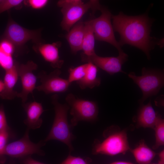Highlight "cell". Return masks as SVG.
Segmentation results:
<instances>
[{"label": "cell", "mask_w": 164, "mask_h": 164, "mask_svg": "<svg viewBox=\"0 0 164 164\" xmlns=\"http://www.w3.org/2000/svg\"><path fill=\"white\" fill-rule=\"evenodd\" d=\"M114 31L119 33L120 46L128 44L143 52L150 59V52L154 47L153 38L150 36L151 22L146 15L131 16L120 12L112 15Z\"/></svg>", "instance_id": "1"}, {"label": "cell", "mask_w": 164, "mask_h": 164, "mask_svg": "<svg viewBox=\"0 0 164 164\" xmlns=\"http://www.w3.org/2000/svg\"><path fill=\"white\" fill-rule=\"evenodd\" d=\"M54 106L55 117L51 129L44 140L46 142L52 140L60 141L65 144L70 152L74 150L72 144L75 138L71 128L68 121L67 113L70 107L67 104H62L58 101L59 96L55 94L51 97Z\"/></svg>", "instance_id": "2"}, {"label": "cell", "mask_w": 164, "mask_h": 164, "mask_svg": "<svg viewBox=\"0 0 164 164\" xmlns=\"http://www.w3.org/2000/svg\"><path fill=\"white\" fill-rule=\"evenodd\" d=\"M57 5L61 8L63 15L60 26L67 32L89 10L94 12L99 10L101 6L98 1L94 0L85 3L80 0H61Z\"/></svg>", "instance_id": "3"}, {"label": "cell", "mask_w": 164, "mask_h": 164, "mask_svg": "<svg viewBox=\"0 0 164 164\" xmlns=\"http://www.w3.org/2000/svg\"><path fill=\"white\" fill-rule=\"evenodd\" d=\"M128 75L142 92V97L139 101L140 104H143L148 98L157 95L164 86L163 70L143 67L141 76H138L134 72H130Z\"/></svg>", "instance_id": "4"}, {"label": "cell", "mask_w": 164, "mask_h": 164, "mask_svg": "<svg viewBox=\"0 0 164 164\" xmlns=\"http://www.w3.org/2000/svg\"><path fill=\"white\" fill-rule=\"evenodd\" d=\"M106 131L104 138L101 142L97 140L94 141L92 149L94 154L114 156L120 154H124L130 150L126 131Z\"/></svg>", "instance_id": "5"}, {"label": "cell", "mask_w": 164, "mask_h": 164, "mask_svg": "<svg viewBox=\"0 0 164 164\" xmlns=\"http://www.w3.org/2000/svg\"><path fill=\"white\" fill-rule=\"evenodd\" d=\"M65 101L70 108L72 127L76 126L80 121L93 122L97 119L98 108L95 101L78 98L71 93L67 95Z\"/></svg>", "instance_id": "6"}, {"label": "cell", "mask_w": 164, "mask_h": 164, "mask_svg": "<svg viewBox=\"0 0 164 164\" xmlns=\"http://www.w3.org/2000/svg\"><path fill=\"white\" fill-rule=\"evenodd\" d=\"M99 10L101 12L100 16L90 20L95 39L111 44L117 49L119 53L123 52L114 36L111 22L112 15L107 9L101 6Z\"/></svg>", "instance_id": "7"}, {"label": "cell", "mask_w": 164, "mask_h": 164, "mask_svg": "<svg viewBox=\"0 0 164 164\" xmlns=\"http://www.w3.org/2000/svg\"><path fill=\"white\" fill-rule=\"evenodd\" d=\"M29 130L27 128L22 138L7 145L4 150V155L14 158H23L34 154L44 155L45 153L41 148L45 145L46 142L43 140L37 143L32 142L29 138Z\"/></svg>", "instance_id": "8"}, {"label": "cell", "mask_w": 164, "mask_h": 164, "mask_svg": "<svg viewBox=\"0 0 164 164\" xmlns=\"http://www.w3.org/2000/svg\"><path fill=\"white\" fill-rule=\"evenodd\" d=\"M61 73L59 69H56L48 74L44 71L40 72L37 77L40 79L41 84L36 86V89L46 94L66 92L71 84L67 79L61 77Z\"/></svg>", "instance_id": "9"}, {"label": "cell", "mask_w": 164, "mask_h": 164, "mask_svg": "<svg viewBox=\"0 0 164 164\" xmlns=\"http://www.w3.org/2000/svg\"><path fill=\"white\" fill-rule=\"evenodd\" d=\"M81 58L82 61L91 63L110 75L118 72L126 73L122 70V67L127 60L128 56L124 52L119 53L116 57H102L96 53L87 56L82 54Z\"/></svg>", "instance_id": "10"}, {"label": "cell", "mask_w": 164, "mask_h": 164, "mask_svg": "<svg viewBox=\"0 0 164 164\" xmlns=\"http://www.w3.org/2000/svg\"><path fill=\"white\" fill-rule=\"evenodd\" d=\"M19 77L21 79L22 90L18 92L17 97L21 99L22 104L26 103L29 95L33 94L36 89V77L33 71L37 68L36 64L32 61H29L26 63L17 65Z\"/></svg>", "instance_id": "11"}, {"label": "cell", "mask_w": 164, "mask_h": 164, "mask_svg": "<svg viewBox=\"0 0 164 164\" xmlns=\"http://www.w3.org/2000/svg\"><path fill=\"white\" fill-rule=\"evenodd\" d=\"M40 36L38 31L27 29L12 20L9 22L4 33L5 39L17 46L22 45L30 40L39 43Z\"/></svg>", "instance_id": "12"}, {"label": "cell", "mask_w": 164, "mask_h": 164, "mask_svg": "<svg viewBox=\"0 0 164 164\" xmlns=\"http://www.w3.org/2000/svg\"><path fill=\"white\" fill-rule=\"evenodd\" d=\"M22 106L27 115L24 122L28 128L34 129L40 128L43 123L40 116L44 111L41 103L34 101L22 104Z\"/></svg>", "instance_id": "13"}, {"label": "cell", "mask_w": 164, "mask_h": 164, "mask_svg": "<svg viewBox=\"0 0 164 164\" xmlns=\"http://www.w3.org/2000/svg\"><path fill=\"white\" fill-rule=\"evenodd\" d=\"M141 105L136 117L137 126L154 129L160 115L154 109L151 100L146 105Z\"/></svg>", "instance_id": "14"}, {"label": "cell", "mask_w": 164, "mask_h": 164, "mask_svg": "<svg viewBox=\"0 0 164 164\" xmlns=\"http://www.w3.org/2000/svg\"><path fill=\"white\" fill-rule=\"evenodd\" d=\"M61 45L60 42L43 44H40L38 48L39 52L43 58L56 69L61 68L64 63L59 56V48Z\"/></svg>", "instance_id": "15"}, {"label": "cell", "mask_w": 164, "mask_h": 164, "mask_svg": "<svg viewBox=\"0 0 164 164\" xmlns=\"http://www.w3.org/2000/svg\"><path fill=\"white\" fill-rule=\"evenodd\" d=\"M19 77L17 65L15 64L11 68L5 70L3 83L4 88L0 93L2 99L11 100L17 97L18 92L14 90Z\"/></svg>", "instance_id": "16"}, {"label": "cell", "mask_w": 164, "mask_h": 164, "mask_svg": "<svg viewBox=\"0 0 164 164\" xmlns=\"http://www.w3.org/2000/svg\"><path fill=\"white\" fill-rule=\"evenodd\" d=\"M84 31V22L78 21L71 28L65 36L73 53L81 50Z\"/></svg>", "instance_id": "17"}, {"label": "cell", "mask_w": 164, "mask_h": 164, "mask_svg": "<svg viewBox=\"0 0 164 164\" xmlns=\"http://www.w3.org/2000/svg\"><path fill=\"white\" fill-rule=\"evenodd\" d=\"M86 63L87 70L85 75L82 79L76 82L82 90L87 88L92 89L99 86L101 84V79L97 76L98 67L91 63Z\"/></svg>", "instance_id": "18"}, {"label": "cell", "mask_w": 164, "mask_h": 164, "mask_svg": "<svg viewBox=\"0 0 164 164\" xmlns=\"http://www.w3.org/2000/svg\"><path fill=\"white\" fill-rule=\"evenodd\" d=\"M130 150L138 164H149L156 154L143 140L134 149H130Z\"/></svg>", "instance_id": "19"}, {"label": "cell", "mask_w": 164, "mask_h": 164, "mask_svg": "<svg viewBox=\"0 0 164 164\" xmlns=\"http://www.w3.org/2000/svg\"><path fill=\"white\" fill-rule=\"evenodd\" d=\"M95 37L91 20L84 22V36L81 47L82 54L90 56L95 53L94 50Z\"/></svg>", "instance_id": "20"}, {"label": "cell", "mask_w": 164, "mask_h": 164, "mask_svg": "<svg viewBox=\"0 0 164 164\" xmlns=\"http://www.w3.org/2000/svg\"><path fill=\"white\" fill-rule=\"evenodd\" d=\"M153 129L155 131V142L152 148L156 149L164 145V120L160 115Z\"/></svg>", "instance_id": "21"}, {"label": "cell", "mask_w": 164, "mask_h": 164, "mask_svg": "<svg viewBox=\"0 0 164 164\" xmlns=\"http://www.w3.org/2000/svg\"><path fill=\"white\" fill-rule=\"evenodd\" d=\"M87 63L76 67L70 68L68 70L69 76L67 79L70 83L77 81L85 75L87 70Z\"/></svg>", "instance_id": "22"}, {"label": "cell", "mask_w": 164, "mask_h": 164, "mask_svg": "<svg viewBox=\"0 0 164 164\" xmlns=\"http://www.w3.org/2000/svg\"><path fill=\"white\" fill-rule=\"evenodd\" d=\"M14 65L12 56L0 50V66L6 70L12 68Z\"/></svg>", "instance_id": "23"}, {"label": "cell", "mask_w": 164, "mask_h": 164, "mask_svg": "<svg viewBox=\"0 0 164 164\" xmlns=\"http://www.w3.org/2000/svg\"><path fill=\"white\" fill-rule=\"evenodd\" d=\"M23 1L21 0H2L0 3V14L13 7L19 6Z\"/></svg>", "instance_id": "24"}, {"label": "cell", "mask_w": 164, "mask_h": 164, "mask_svg": "<svg viewBox=\"0 0 164 164\" xmlns=\"http://www.w3.org/2000/svg\"><path fill=\"white\" fill-rule=\"evenodd\" d=\"M14 45L9 41L5 39L0 43V50L9 55H12L14 50Z\"/></svg>", "instance_id": "25"}, {"label": "cell", "mask_w": 164, "mask_h": 164, "mask_svg": "<svg viewBox=\"0 0 164 164\" xmlns=\"http://www.w3.org/2000/svg\"><path fill=\"white\" fill-rule=\"evenodd\" d=\"M9 127L7 122L4 106L2 104L0 106V132H9Z\"/></svg>", "instance_id": "26"}, {"label": "cell", "mask_w": 164, "mask_h": 164, "mask_svg": "<svg viewBox=\"0 0 164 164\" xmlns=\"http://www.w3.org/2000/svg\"><path fill=\"white\" fill-rule=\"evenodd\" d=\"M60 164H88L86 160L80 157L69 155Z\"/></svg>", "instance_id": "27"}, {"label": "cell", "mask_w": 164, "mask_h": 164, "mask_svg": "<svg viewBox=\"0 0 164 164\" xmlns=\"http://www.w3.org/2000/svg\"><path fill=\"white\" fill-rule=\"evenodd\" d=\"M9 133L8 132H0V159L4 155L3 152L9 138Z\"/></svg>", "instance_id": "28"}, {"label": "cell", "mask_w": 164, "mask_h": 164, "mask_svg": "<svg viewBox=\"0 0 164 164\" xmlns=\"http://www.w3.org/2000/svg\"><path fill=\"white\" fill-rule=\"evenodd\" d=\"M29 5L32 8L39 9L44 7L47 3V0H29L28 1Z\"/></svg>", "instance_id": "29"}, {"label": "cell", "mask_w": 164, "mask_h": 164, "mask_svg": "<svg viewBox=\"0 0 164 164\" xmlns=\"http://www.w3.org/2000/svg\"><path fill=\"white\" fill-rule=\"evenodd\" d=\"M22 158L21 162L23 164H46L34 159L30 155L27 156Z\"/></svg>", "instance_id": "30"}, {"label": "cell", "mask_w": 164, "mask_h": 164, "mask_svg": "<svg viewBox=\"0 0 164 164\" xmlns=\"http://www.w3.org/2000/svg\"><path fill=\"white\" fill-rule=\"evenodd\" d=\"M159 160V162L164 163V150H162L158 154Z\"/></svg>", "instance_id": "31"}, {"label": "cell", "mask_w": 164, "mask_h": 164, "mask_svg": "<svg viewBox=\"0 0 164 164\" xmlns=\"http://www.w3.org/2000/svg\"><path fill=\"white\" fill-rule=\"evenodd\" d=\"M109 164H135L134 163L125 161H116L112 162Z\"/></svg>", "instance_id": "32"}, {"label": "cell", "mask_w": 164, "mask_h": 164, "mask_svg": "<svg viewBox=\"0 0 164 164\" xmlns=\"http://www.w3.org/2000/svg\"><path fill=\"white\" fill-rule=\"evenodd\" d=\"M4 88V84L3 81L0 80V93H1L3 90Z\"/></svg>", "instance_id": "33"}, {"label": "cell", "mask_w": 164, "mask_h": 164, "mask_svg": "<svg viewBox=\"0 0 164 164\" xmlns=\"http://www.w3.org/2000/svg\"><path fill=\"white\" fill-rule=\"evenodd\" d=\"M149 164H164V163H163L158 162V163H151Z\"/></svg>", "instance_id": "34"}, {"label": "cell", "mask_w": 164, "mask_h": 164, "mask_svg": "<svg viewBox=\"0 0 164 164\" xmlns=\"http://www.w3.org/2000/svg\"><path fill=\"white\" fill-rule=\"evenodd\" d=\"M2 0H0V3L2 1Z\"/></svg>", "instance_id": "35"}]
</instances>
